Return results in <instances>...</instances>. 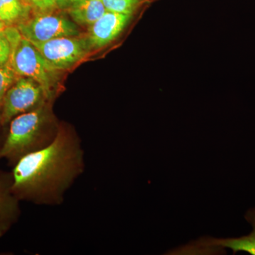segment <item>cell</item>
Here are the masks:
<instances>
[{
  "instance_id": "1",
  "label": "cell",
  "mask_w": 255,
  "mask_h": 255,
  "mask_svg": "<svg viewBox=\"0 0 255 255\" xmlns=\"http://www.w3.org/2000/svg\"><path fill=\"white\" fill-rule=\"evenodd\" d=\"M85 169L80 138L68 128L60 127L50 145L23 156L15 163L11 190L18 200L60 205L65 192Z\"/></svg>"
},
{
  "instance_id": "2",
  "label": "cell",
  "mask_w": 255,
  "mask_h": 255,
  "mask_svg": "<svg viewBox=\"0 0 255 255\" xmlns=\"http://www.w3.org/2000/svg\"><path fill=\"white\" fill-rule=\"evenodd\" d=\"M59 128L45 103L16 116L10 123L7 136L0 148V157L15 164L23 156L50 145Z\"/></svg>"
},
{
  "instance_id": "3",
  "label": "cell",
  "mask_w": 255,
  "mask_h": 255,
  "mask_svg": "<svg viewBox=\"0 0 255 255\" xmlns=\"http://www.w3.org/2000/svg\"><path fill=\"white\" fill-rule=\"evenodd\" d=\"M11 46L9 64L16 75L31 78L43 89L47 102L54 97L56 69L48 63L31 41L23 37L17 27L6 26L4 30Z\"/></svg>"
},
{
  "instance_id": "4",
  "label": "cell",
  "mask_w": 255,
  "mask_h": 255,
  "mask_svg": "<svg viewBox=\"0 0 255 255\" xmlns=\"http://www.w3.org/2000/svg\"><path fill=\"white\" fill-rule=\"evenodd\" d=\"M23 37L31 42H44L60 37L76 36L78 26L62 15L38 12L17 24Z\"/></svg>"
},
{
  "instance_id": "5",
  "label": "cell",
  "mask_w": 255,
  "mask_h": 255,
  "mask_svg": "<svg viewBox=\"0 0 255 255\" xmlns=\"http://www.w3.org/2000/svg\"><path fill=\"white\" fill-rule=\"evenodd\" d=\"M47 102L41 87L31 78L21 77L5 94L1 109V124L9 123L16 116L29 112Z\"/></svg>"
},
{
  "instance_id": "6",
  "label": "cell",
  "mask_w": 255,
  "mask_h": 255,
  "mask_svg": "<svg viewBox=\"0 0 255 255\" xmlns=\"http://www.w3.org/2000/svg\"><path fill=\"white\" fill-rule=\"evenodd\" d=\"M245 218L253 227V231L248 236L240 238H215L202 237L191 242L185 246L177 248L179 255L216 254L225 248L233 251V254L245 252L255 255V207L247 211Z\"/></svg>"
},
{
  "instance_id": "7",
  "label": "cell",
  "mask_w": 255,
  "mask_h": 255,
  "mask_svg": "<svg viewBox=\"0 0 255 255\" xmlns=\"http://www.w3.org/2000/svg\"><path fill=\"white\" fill-rule=\"evenodd\" d=\"M31 43L56 70L73 66L82 59L90 49L86 40L75 36L60 37L49 41Z\"/></svg>"
},
{
  "instance_id": "8",
  "label": "cell",
  "mask_w": 255,
  "mask_h": 255,
  "mask_svg": "<svg viewBox=\"0 0 255 255\" xmlns=\"http://www.w3.org/2000/svg\"><path fill=\"white\" fill-rule=\"evenodd\" d=\"M130 15L107 11L89 28L86 41L90 48H99L115 39L123 31Z\"/></svg>"
},
{
  "instance_id": "9",
  "label": "cell",
  "mask_w": 255,
  "mask_h": 255,
  "mask_svg": "<svg viewBox=\"0 0 255 255\" xmlns=\"http://www.w3.org/2000/svg\"><path fill=\"white\" fill-rule=\"evenodd\" d=\"M11 174H0V237L16 223L20 214L18 199L11 190Z\"/></svg>"
},
{
  "instance_id": "10",
  "label": "cell",
  "mask_w": 255,
  "mask_h": 255,
  "mask_svg": "<svg viewBox=\"0 0 255 255\" xmlns=\"http://www.w3.org/2000/svg\"><path fill=\"white\" fill-rule=\"evenodd\" d=\"M68 14L75 23L90 26L105 14L102 0H82L67 8Z\"/></svg>"
},
{
  "instance_id": "11",
  "label": "cell",
  "mask_w": 255,
  "mask_h": 255,
  "mask_svg": "<svg viewBox=\"0 0 255 255\" xmlns=\"http://www.w3.org/2000/svg\"><path fill=\"white\" fill-rule=\"evenodd\" d=\"M29 6L26 0H0V21L6 26L21 22L27 17Z\"/></svg>"
},
{
  "instance_id": "12",
  "label": "cell",
  "mask_w": 255,
  "mask_h": 255,
  "mask_svg": "<svg viewBox=\"0 0 255 255\" xmlns=\"http://www.w3.org/2000/svg\"><path fill=\"white\" fill-rule=\"evenodd\" d=\"M140 0H102L107 11L119 14H132Z\"/></svg>"
},
{
  "instance_id": "13",
  "label": "cell",
  "mask_w": 255,
  "mask_h": 255,
  "mask_svg": "<svg viewBox=\"0 0 255 255\" xmlns=\"http://www.w3.org/2000/svg\"><path fill=\"white\" fill-rule=\"evenodd\" d=\"M16 75L9 63L0 65V103L2 102L6 92L14 83Z\"/></svg>"
},
{
  "instance_id": "14",
  "label": "cell",
  "mask_w": 255,
  "mask_h": 255,
  "mask_svg": "<svg viewBox=\"0 0 255 255\" xmlns=\"http://www.w3.org/2000/svg\"><path fill=\"white\" fill-rule=\"evenodd\" d=\"M38 12H51L58 8L60 0H26Z\"/></svg>"
},
{
  "instance_id": "15",
  "label": "cell",
  "mask_w": 255,
  "mask_h": 255,
  "mask_svg": "<svg viewBox=\"0 0 255 255\" xmlns=\"http://www.w3.org/2000/svg\"><path fill=\"white\" fill-rule=\"evenodd\" d=\"M4 30L0 31V65L9 63L11 54V46Z\"/></svg>"
},
{
  "instance_id": "16",
  "label": "cell",
  "mask_w": 255,
  "mask_h": 255,
  "mask_svg": "<svg viewBox=\"0 0 255 255\" xmlns=\"http://www.w3.org/2000/svg\"><path fill=\"white\" fill-rule=\"evenodd\" d=\"M80 1H82V0H60L58 8H60V9H67L70 5Z\"/></svg>"
},
{
  "instance_id": "17",
  "label": "cell",
  "mask_w": 255,
  "mask_h": 255,
  "mask_svg": "<svg viewBox=\"0 0 255 255\" xmlns=\"http://www.w3.org/2000/svg\"><path fill=\"white\" fill-rule=\"evenodd\" d=\"M6 27V25L4 24L2 21H0V31H3L5 28Z\"/></svg>"
},
{
  "instance_id": "18",
  "label": "cell",
  "mask_w": 255,
  "mask_h": 255,
  "mask_svg": "<svg viewBox=\"0 0 255 255\" xmlns=\"http://www.w3.org/2000/svg\"><path fill=\"white\" fill-rule=\"evenodd\" d=\"M0 103V104H1ZM1 124V112H0V124Z\"/></svg>"
}]
</instances>
